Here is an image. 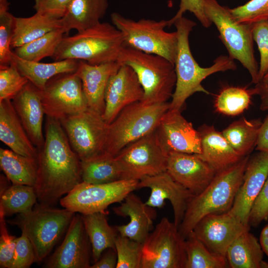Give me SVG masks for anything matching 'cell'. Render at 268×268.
I'll list each match as a JSON object with an SVG mask.
<instances>
[{"label":"cell","mask_w":268,"mask_h":268,"mask_svg":"<svg viewBox=\"0 0 268 268\" xmlns=\"http://www.w3.org/2000/svg\"><path fill=\"white\" fill-rule=\"evenodd\" d=\"M45 141L38 148L34 187L37 201L54 206L82 182L81 160L72 149L60 121L47 116Z\"/></svg>","instance_id":"cell-1"},{"label":"cell","mask_w":268,"mask_h":268,"mask_svg":"<svg viewBox=\"0 0 268 268\" xmlns=\"http://www.w3.org/2000/svg\"><path fill=\"white\" fill-rule=\"evenodd\" d=\"M178 34V46L174 66L176 75L175 89L170 109L181 111L186 100L196 92L209 94L201 85L207 76L217 72L235 70L236 65L229 56L221 55L209 67H201L192 55L189 37L196 23L184 16L174 21Z\"/></svg>","instance_id":"cell-2"},{"label":"cell","mask_w":268,"mask_h":268,"mask_svg":"<svg viewBox=\"0 0 268 268\" xmlns=\"http://www.w3.org/2000/svg\"><path fill=\"white\" fill-rule=\"evenodd\" d=\"M250 156L244 157L231 166L217 172L200 194L190 200L179 230L185 238L204 216L228 211L241 185Z\"/></svg>","instance_id":"cell-3"},{"label":"cell","mask_w":268,"mask_h":268,"mask_svg":"<svg viewBox=\"0 0 268 268\" xmlns=\"http://www.w3.org/2000/svg\"><path fill=\"white\" fill-rule=\"evenodd\" d=\"M124 36L113 24L100 22L71 36L64 37L53 58L83 61L96 65L117 62L125 46Z\"/></svg>","instance_id":"cell-4"},{"label":"cell","mask_w":268,"mask_h":268,"mask_svg":"<svg viewBox=\"0 0 268 268\" xmlns=\"http://www.w3.org/2000/svg\"><path fill=\"white\" fill-rule=\"evenodd\" d=\"M117 62L130 66L135 72L143 90L142 103L168 102L172 98L176 75L174 65L167 59L125 46Z\"/></svg>","instance_id":"cell-5"},{"label":"cell","mask_w":268,"mask_h":268,"mask_svg":"<svg viewBox=\"0 0 268 268\" xmlns=\"http://www.w3.org/2000/svg\"><path fill=\"white\" fill-rule=\"evenodd\" d=\"M75 214L65 208H57L37 202L29 212L18 214L6 222L17 226L27 236L33 245L36 263H39L67 230Z\"/></svg>","instance_id":"cell-6"},{"label":"cell","mask_w":268,"mask_h":268,"mask_svg":"<svg viewBox=\"0 0 268 268\" xmlns=\"http://www.w3.org/2000/svg\"><path fill=\"white\" fill-rule=\"evenodd\" d=\"M170 103L137 102L124 108L108 126L104 152L116 156L130 143L154 131Z\"/></svg>","instance_id":"cell-7"},{"label":"cell","mask_w":268,"mask_h":268,"mask_svg":"<svg viewBox=\"0 0 268 268\" xmlns=\"http://www.w3.org/2000/svg\"><path fill=\"white\" fill-rule=\"evenodd\" d=\"M202 4L206 16L216 27L229 56L248 70L252 83H259V66L255 56L252 24L237 21L230 8L216 0H202Z\"/></svg>","instance_id":"cell-8"},{"label":"cell","mask_w":268,"mask_h":268,"mask_svg":"<svg viewBox=\"0 0 268 268\" xmlns=\"http://www.w3.org/2000/svg\"><path fill=\"white\" fill-rule=\"evenodd\" d=\"M112 24L122 33L125 45L150 54L161 56L174 65L178 34L169 32L168 20L141 19L134 20L117 12L111 15Z\"/></svg>","instance_id":"cell-9"},{"label":"cell","mask_w":268,"mask_h":268,"mask_svg":"<svg viewBox=\"0 0 268 268\" xmlns=\"http://www.w3.org/2000/svg\"><path fill=\"white\" fill-rule=\"evenodd\" d=\"M185 241L174 222L163 217L143 243L141 268H185Z\"/></svg>","instance_id":"cell-10"},{"label":"cell","mask_w":268,"mask_h":268,"mask_svg":"<svg viewBox=\"0 0 268 268\" xmlns=\"http://www.w3.org/2000/svg\"><path fill=\"white\" fill-rule=\"evenodd\" d=\"M168 155L155 130L126 146L115 158L121 179L139 181L166 171Z\"/></svg>","instance_id":"cell-11"},{"label":"cell","mask_w":268,"mask_h":268,"mask_svg":"<svg viewBox=\"0 0 268 268\" xmlns=\"http://www.w3.org/2000/svg\"><path fill=\"white\" fill-rule=\"evenodd\" d=\"M139 181L121 179L100 184L81 182L61 199V205L73 212L86 214L105 211L110 204L120 202L138 189Z\"/></svg>","instance_id":"cell-12"},{"label":"cell","mask_w":268,"mask_h":268,"mask_svg":"<svg viewBox=\"0 0 268 268\" xmlns=\"http://www.w3.org/2000/svg\"><path fill=\"white\" fill-rule=\"evenodd\" d=\"M73 151L81 161L104 152L108 124L90 108L60 120Z\"/></svg>","instance_id":"cell-13"},{"label":"cell","mask_w":268,"mask_h":268,"mask_svg":"<svg viewBox=\"0 0 268 268\" xmlns=\"http://www.w3.org/2000/svg\"><path fill=\"white\" fill-rule=\"evenodd\" d=\"M41 95L45 114L59 121L88 108L81 81L75 72L54 76L41 91Z\"/></svg>","instance_id":"cell-14"},{"label":"cell","mask_w":268,"mask_h":268,"mask_svg":"<svg viewBox=\"0 0 268 268\" xmlns=\"http://www.w3.org/2000/svg\"><path fill=\"white\" fill-rule=\"evenodd\" d=\"M244 224L228 211L204 216L193 229L198 239L212 252L226 258L232 243L242 234L249 231Z\"/></svg>","instance_id":"cell-15"},{"label":"cell","mask_w":268,"mask_h":268,"mask_svg":"<svg viewBox=\"0 0 268 268\" xmlns=\"http://www.w3.org/2000/svg\"><path fill=\"white\" fill-rule=\"evenodd\" d=\"M91 246L81 214H75L61 244L49 257L47 268H90Z\"/></svg>","instance_id":"cell-16"},{"label":"cell","mask_w":268,"mask_h":268,"mask_svg":"<svg viewBox=\"0 0 268 268\" xmlns=\"http://www.w3.org/2000/svg\"><path fill=\"white\" fill-rule=\"evenodd\" d=\"M181 112L169 109L164 114L155 130L159 142L168 153L178 152L200 154V133Z\"/></svg>","instance_id":"cell-17"},{"label":"cell","mask_w":268,"mask_h":268,"mask_svg":"<svg viewBox=\"0 0 268 268\" xmlns=\"http://www.w3.org/2000/svg\"><path fill=\"white\" fill-rule=\"evenodd\" d=\"M143 90L138 77L132 67L121 65L110 77L105 91V108L103 117L110 124L126 107L140 102Z\"/></svg>","instance_id":"cell-18"},{"label":"cell","mask_w":268,"mask_h":268,"mask_svg":"<svg viewBox=\"0 0 268 268\" xmlns=\"http://www.w3.org/2000/svg\"><path fill=\"white\" fill-rule=\"evenodd\" d=\"M142 188L150 189V196L145 202L150 207L161 208L165 200L170 201L173 210L174 223L179 228L194 195L175 181L167 171L141 179L138 182V189Z\"/></svg>","instance_id":"cell-19"},{"label":"cell","mask_w":268,"mask_h":268,"mask_svg":"<svg viewBox=\"0 0 268 268\" xmlns=\"http://www.w3.org/2000/svg\"><path fill=\"white\" fill-rule=\"evenodd\" d=\"M166 171L194 196L202 192L217 173L197 154L178 152L169 153Z\"/></svg>","instance_id":"cell-20"},{"label":"cell","mask_w":268,"mask_h":268,"mask_svg":"<svg viewBox=\"0 0 268 268\" xmlns=\"http://www.w3.org/2000/svg\"><path fill=\"white\" fill-rule=\"evenodd\" d=\"M268 176V153L259 151L249 157L243 180L228 211L249 224L250 213Z\"/></svg>","instance_id":"cell-21"},{"label":"cell","mask_w":268,"mask_h":268,"mask_svg":"<svg viewBox=\"0 0 268 268\" xmlns=\"http://www.w3.org/2000/svg\"><path fill=\"white\" fill-rule=\"evenodd\" d=\"M15 110L32 142L37 148L44 143V115L41 91L30 81L12 100Z\"/></svg>","instance_id":"cell-22"},{"label":"cell","mask_w":268,"mask_h":268,"mask_svg":"<svg viewBox=\"0 0 268 268\" xmlns=\"http://www.w3.org/2000/svg\"><path fill=\"white\" fill-rule=\"evenodd\" d=\"M120 66L117 62L93 65L83 61H79L75 72L81 81L89 108L103 115L105 94L108 81Z\"/></svg>","instance_id":"cell-23"},{"label":"cell","mask_w":268,"mask_h":268,"mask_svg":"<svg viewBox=\"0 0 268 268\" xmlns=\"http://www.w3.org/2000/svg\"><path fill=\"white\" fill-rule=\"evenodd\" d=\"M113 210L117 215L130 218L127 224L115 227L119 234L143 243L152 227L156 216L154 208L146 205L132 192Z\"/></svg>","instance_id":"cell-24"},{"label":"cell","mask_w":268,"mask_h":268,"mask_svg":"<svg viewBox=\"0 0 268 268\" xmlns=\"http://www.w3.org/2000/svg\"><path fill=\"white\" fill-rule=\"evenodd\" d=\"M0 140L18 154L37 158L38 148L28 136L11 100L0 101Z\"/></svg>","instance_id":"cell-25"},{"label":"cell","mask_w":268,"mask_h":268,"mask_svg":"<svg viewBox=\"0 0 268 268\" xmlns=\"http://www.w3.org/2000/svg\"><path fill=\"white\" fill-rule=\"evenodd\" d=\"M201 137V153L197 154L219 172L231 166L244 157L230 145L221 132L213 126L204 125L199 130Z\"/></svg>","instance_id":"cell-26"},{"label":"cell","mask_w":268,"mask_h":268,"mask_svg":"<svg viewBox=\"0 0 268 268\" xmlns=\"http://www.w3.org/2000/svg\"><path fill=\"white\" fill-rule=\"evenodd\" d=\"M11 61L15 64L20 73L41 91L47 82L54 76L63 73L75 72L79 61L66 59L50 63L28 61L11 53Z\"/></svg>","instance_id":"cell-27"},{"label":"cell","mask_w":268,"mask_h":268,"mask_svg":"<svg viewBox=\"0 0 268 268\" xmlns=\"http://www.w3.org/2000/svg\"><path fill=\"white\" fill-rule=\"evenodd\" d=\"M108 7V0H71L61 18L65 33L72 29L82 31L98 24Z\"/></svg>","instance_id":"cell-28"},{"label":"cell","mask_w":268,"mask_h":268,"mask_svg":"<svg viewBox=\"0 0 268 268\" xmlns=\"http://www.w3.org/2000/svg\"><path fill=\"white\" fill-rule=\"evenodd\" d=\"M106 214L105 211L81 214L91 246L93 263L98 260L106 249H115L117 231L108 224Z\"/></svg>","instance_id":"cell-29"},{"label":"cell","mask_w":268,"mask_h":268,"mask_svg":"<svg viewBox=\"0 0 268 268\" xmlns=\"http://www.w3.org/2000/svg\"><path fill=\"white\" fill-rule=\"evenodd\" d=\"M264 252L257 238L245 232L228 247L226 258L232 268H262Z\"/></svg>","instance_id":"cell-30"},{"label":"cell","mask_w":268,"mask_h":268,"mask_svg":"<svg viewBox=\"0 0 268 268\" xmlns=\"http://www.w3.org/2000/svg\"><path fill=\"white\" fill-rule=\"evenodd\" d=\"M0 166L12 184L34 187L38 171L36 158L20 155L12 150L0 148Z\"/></svg>","instance_id":"cell-31"},{"label":"cell","mask_w":268,"mask_h":268,"mask_svg":"<svg viewBox=\"0 0 268 268\" xmlns=\"http://www.w3.org/2000/svg\"><path fill=\"white\" fill-rule=\"evenodd\" d=\"M61 28V19L51 18L37 12L28 17H15L11 47L15 49Z\"/></svg>","instance_id":"cell-32"},{"label":"cell","mask_w":268,"mask_h":268,"mask_svg":"<svg viewBox=\"0 0 268 268\" xmlns=\"http://www.w3.org/2000/svg\"><path fill=\"white\" fill-rule=\"evenodd\" d=\"M262 122L260 119L242 118L231 124L221 133L232 148L245 157L256 146Z\"/></svg>","instance_id":"cell-33"},{"label":"cell","mask_w":268,"mask_h":268,"mask_svg":"<svg viewBox=\"0 0 268 268\" xmlns=\"http://www.w3.org/2000/svg\"><path fill=\"white\" fill-rule=\"evenodd\" d=\"M82 182L100 184L121 179V172L115 156L103 152L81 161Z\"/></svg>","instance_id":"cell-34"},{"label":"cell","mask_w":268,"mask_h":268,"mask_svg":"<svg viewBox=\"0 0 268 268\" xmlns=\"http://www.w3.org/2000/svg\"><path fill=\"white\" fill-rule=\"evenodd\" d=\"M37 202L34 187L12 184L0 193V210L5 216L31 211Z\"/></svg>","instance_id":"cell-35"},{"label":"cell","mask_w":268,"mask_h":268,"mask_svg":"<svg viewBox=\"0 0 268 268\" xmlns=\"http://www.w3.org/2000/svg\"><path fill=\"white\" fill-rule=\"evenodd\" d=\"M186 261L185 268H224L227 267L225 257L210 251L191 231L185 238Z\"/></svg>","instance_id":"cell-36"},{"label":"cell","mask_w":268,"mask_h":268,"mask_svg":"<svg viewBox=\"0 0 268 268\" xmlns=\"http://www.w3.org/2000/svg\"><path fill=\"white\" fill-rule=\"evenodd\" d=\"M253 95V88L226 86L216 96L214 106L219 113L232 116L239 115L249 107Z\"/></svg>","instance_id":"cell-37"},{"label":"cell","mask_w":268,"mask_h":268,"mask_svg":"<svg viewBox=\"0 0 268 268\" xmlns=\"http://www.w3.org/2000/svg\"><path fill=\"white\" fill-rule=\"evenodd\" d=\"M62 28L54 30L30 42L15 48L14 53L19 57L30 61L40 62L53 57L64 38Z\"/></svg>","instance_id":"cell-38"},{"label":"cell","mask_w":268,"mask_h":268,"mask_svg":"<svg viewBox=\"0 0 268 268\" xmlns=\"http://www.w3.org/2000/svg\"><path fill=\"white\" fill-rule=\"evenodd\" d=\"M143 243L118 235L115 240L116 268H141Z\"/></svg>","instance_id":"cell-39"},{"label":"cell","mask_w":268,"mask_h":268,"mask_svg":"<svg viewBox=\"0 0 268 268\" xmlns=\"http://www.w3.org/2000/svg\"><path fill=\"white\" fill-rule=\"evenodd\" d=\"M29 82L11 61L8 67L0 68V101L12 100Z\"/></svg>","instance_id":"cell-40"},{"label":"cell","mask_w":268,"mask_h":268,"mask_svg":"<svg viewBox=\"0 0 268 268\" xmlns=\"http://www.w3.org/2000/svg\"><path fill=\"white\" fill-rule=\"evenodd\" d=\"M230 12L239 23L252 24L268 20V0H250L233 8Z\"/></svg>","instance_id":"cell-41"},{"label":"cell","mask_w":268,"mask_h":268,"mask_svg":"<svg viewBox=\"0 0 268 268\" xmlns=\"http://www.w3.org/2000/svg\"><path fill=\"white\" fill-rule=\"evenodd\" d=\"M15 17L8 11L0 13V68L8 67L11 62L10 50Z\"/></svg>","instance_id":"cell-42"},{"label":"cell","mask_w":268,"mask_h":268,"mask_svg":"<svg viewBox=\"0 0 268 268\" xmlns=\"http://www.w3.org/2000/svg\"><path fill=\"white\" fill-rule=\"evenodd\" d=\"M252 31L260 55L258 73L260 82L268 71V20L252 24Z\"/></svg>","instance_id":"cell-43"},{"label":"cell","mask_w":268,"mask_h":268,"mask_svg":"<svg viewBox=\"0 0 268 268\" xmlns=\"http://www.w3.org/2000/svg\"><path fill=\"white\" fill-rule=\"evenodd\" d=\"M5 217L0 210V267L11 268L17 238L9 234Z\"/></svg>","instance_id":"cell-44"},{"label":"cell","mask_w":268,"mask_h":268,"mask_svg":"<svg viewBox=\"0 0 268 268\" xmlns=\"http://www.w3.org/2000/svg\"><path fill=\"white\" fill-rule=\"evenodd\" d=\"M36 263V256L33 245L22 232L17 238L11 268H28Z\"/></svg>","instance_id":"cell-45"},{"label":"cell","mask_w":268,"mask_h":268,"mask_svg":"<svg viewBox=\"0 0 268 268\" xmlns=\"http://www.w3.org/2000/svg\"><path fill=\"white\" fill-rule=\"evenodd\" d=\"M268 219V176L252 205L249 218V225L257 227Z\"/></svg>","instance_id":"cell-46"},{"label":"cell","mask_w":268,"mask_h":268,"mask_svg":"<svg viewBox=\"0 0 268 268\" xmlns=\"http://www.w3.org/2000/svg\"><path fill=\"white\" fill-rule=\"evenodd\" d=\"M187 11L193 13L204 27L208 28L211 25L212 23L204 13L202 0H180L179 10L172 18L168 20V27L173 25L174 21L183 16Z\"/></svg>","instance_id":"cell-47"},{"label":"cell","mask_w":268,"mask_h":268,"mask_svg":"<svg viewBox=\"0 0 268 268\" xmlns=\"http://www.w3.org/2000/svg\"><path fill=\"white\" fill-rule=\"evenodd\" d=\"M71 0H34L36 12L48 17L61 19Z\"/></svg>","instance_id":"cell-48"},{"label":"cell","mask_w":268,"mask_h":268,"mask_svg":"<svg viewBox=\"0 0 268 268\" xmlns=\"http://www.w3.org/2000/svg\"><path fill=\"white\" fill-rule=\"evenodd\" d=\"M117 263L116 249L109 248L105 250L97 261L90 268H115Z\"/></svg>","instance_id":"cell-49"},{"label":"cell","mask_w":268,"mask_h":268,"mask_svg":"<svg viewBox=\"0 0 268 268\" xmlns=\"http://www.w3.org/2000/svg\"><path fill=\"white\" fill-rule=\"evenodd\" d=\"M256 147L258 151L268 153V115L262 123Z\"/></svg>","instance_id":"cell-50"},{"label":"cell","mask_w":268,"mask_h":268,"mask_svg":"<svg viewBox=\"0 0 268 268\" xmlns=\"http://www.w3.org/2000/svg\"><path fill=\"white\" fill-rule=\"evenodd\" d=\"M253 89L255 95L260 97V109L262 111L268 110V86L260 82L256 84Z\"/></svg>","instance_id":"cell-51"},{"label":"cell","mask_w":268,"mask_h":268,"mask_svg":"<svg viewBox=\"0 0 268 268\" xmlns=\"http://www.w3.org/2000/svg\"><path fill=\"white\" fill-rule=\"evenodd\" d=\"M260 244L264 253L268 256V224L263 228L261 232Z\"/></svg>","instance_id":"cell-52"},{"label":"cell","mask_w":268,"mask_h":268,"mask_svg":"<svg viewBox=\"0 0 268 268\" xmlns=\"http://www.w3.org/2000/svg\"><path fill=\"white\" fill-rule=\"evenodd\" d=\"M9 4L7 0H0V13L8 11Z\"/></svg>","instance_id":"cell-53"},{"label":"cell","mask_w":268,"mask_h":268,"mask_svg":"<svg viewBox=\"0 0 268 268\" xmlns=\"http://www.w3.org/2000/svg\"><path fill=\"white\" fill-rule=\"evenodd\" d=\"M260 82H262L263 83L268 86V71L263 76V78L262 79Z\"/></svg>","instance_id":"cell-54"}]
</instances>
